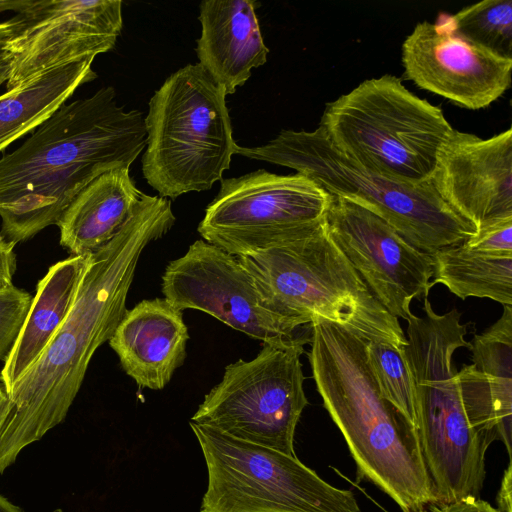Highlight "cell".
<instances>
[{"instance_id":"cell-1","label":"cell","mask_w":512,"mask_h":512,"mask_svg":"<svg viewBox=\"0 0 512 512\" xmlns=\"http://www.w3.org/2000/svg\"><path fill=\"white\" fill-rule=\"evenodd\" d=\"M174 223L170 200L143 193L122 229L92 254L69 316L38 361L6 393L0 409V474L66 418L92 356L110 340L127 310L143 250Z\"/></svg>"},{"instance_id":"cell-2","label":"cell","mask_w":512,"mask_h":512,"mask_svg":"<svg viewBox=\"0 0 512 512\" xmlns=\"http://www.w3.org/2000/svg\"><path fill=\"white\" fill-rule=\"evenodd\" d=\"M145 146L142 113L120 106L112 87L64 103L0 159V235L17 244L56 225L83 188L129 168Z\"/></svg>"},{"instance_id":"cell-3","label":"cell","mask_w":512,"mask_h":512,"mask_svg":"<svg viewBox=\"0 0 512 512\" xmlns=\"http://www.w3.org/2000/svg\"><path fill=\"white\" fill-rule=\"evenodd\" d=\"M308 353L323 405L340 430L358 475L402 512L436 504L416 427L380 393L360 335L324 318L310 323Z\"/></svg>"},{"instance_id":"cell-4","label":"cell","mask_w":512,"mask_h":512,"mask_svg":"<svg viewBox=\"0 0 512 512\" xmlns=\"http://www.w3.org/2000/svg\"><path fill=\"white\" fill-rule=\"evenodd\" d=\"M423 317L412 314L403 347L416 407V429L436 504L478 498L485 479V455L492 440L468 422L453 355L470 347L467 325L452 309L437 314L428 298Z\"/></svg>"},{"instance_id":"cell-5","label":"cell","mask_w":512,"mask_h":512,"mask_svg":"<svg viewBox=\"0 0 512 512\" xmlns=\"http://www.w3.org/2000/svg\"><path fill=\"white\" fill-rule=\"evenodd\" d=\"M237 258L294 331L320 317L367 341L401 349L406 345L398 319L375 298L328 234L323 219L294 239Z\"/></svg>"},{"instance_id":"cell-6","label":"cell","mask_w":512,"mask_h":512,"mask_svg":"<svg viewBox=\"0 0 512 512\" xmlns=\"http://www.w3.org/2000/svg\"><path fill=\"white\" fill-rule=\"evenodd\" d=\"M235 154L296 170L330 195L371 210L429 255L477 232L440 197L431 180L407 184L371 171L340 153L319 127L314 131L282 130L264 145H237Z\"/></svg>"},{"instance_id":"cell-7","label":"cell","mask_w":512,"mask_h":512,"mask_svg":"<svg viewBox=\"0 0 512 512\" xmlns=\"http://www.w3.org/2000/svg\"><path fill=\"white\" fill-rule=\"evenodd\" d=\"M319 128L346 157L414 185L431 180L439 150L454 130L441 108L389 74L327 103Z\"/></svg>"},{"instance_id":"cell-8","label":"cell","mask_w":512,"mask_h":512,"mask_svg":"<svg viewBox=\"0 0 512 512\" xmlns=\"http://www.w3.org/2000/svg\"><path fill=\"white\" fill-rule=\"evenodd\" d=\"M226 92L199 64L171 74L149 101L142 172L159 196L175 199L212 188L237 144Z\"/></svg>"},{"instance_id":"cell-9","label":"cell","mask_w":512,"mask_h":512,"mask_svg":"<svg viewBox=\"0 0 512 512\" xmlns=\"http://www.w3.org/2000/svg\"><path fill=\"white\" fill-rule=\"evenodd\" d=\"M189 425L208 474L201 512H361L351 490L330 485L296 456Z\"/></svg>"},{"instance_id":"cell-10","label":"cell","mask_w":512,"mask_h":512,"mask_svg":"<svg viewBox=\"0 0 512 512\" xmlns=\"http://www.w3.org/2000/svg\"><path fill=\"white\" fill-rule=\"evenodd\" d=\"M307 343L310 335L287 346L263 345L252 360L227 365L190 421L296 456L295 430L308 405L300 361Z\"/></svg>"},{"instance_id":"cell-11","label":"cell","mask_w":512,"mask_h":512,"mask_svg":"<svg viewBox=\"0 0 512 512\" xmlns=\"http://www.w3.org/2000/svg\"><path fill=\"white\" fill-rule=\"evenodd\" d=\"M330 200L306 176L261 169L222 179L198 232L207 243L246 256L300 236L323 219Z\"/></svg>"},{"instance_id":"cell-12","label":"cell","mask_w":512,"mask_h":512,"mask_svg":"<svg viewBox=\"0 0 512 512\" xmlns=\"http://www.w3.org/2000/svg\"><path fill=\"white\" fill-rule=\"evenodd\" d=\"M120 0H27L0 22V86L35 78L114 48L123 26Z\"/></svg>"},{"instance_id":"cell-13","label":"cell","mask_w":512,"mask_h":512,"mask_svg":"<svg viewBox=\"0 0 512 512\" xmlns=\"http://www.w3.org/2000/svg\"><path fill=\"white\" fill-rule=\"evenodd\" d=\"M162 292L177 309L203 311L264 345L287 346L308 337L272 309L237 256L204 240L167 265Z\"/></svg>"},{"instance_id":"cell-14","label":"cell","mask_w":512,"mask_h":512,"mask_svg":"<svg viewBox=\"0 0 512 512\" xmlns=\"http://www.w3.org/2000/svg\"><path fill=\"white\" fill-rule=\"evenodd\" d=\"M326 230L369 290L395 318L413 314V299H426L434 286L433 262L366 207L331 195Z\"/></svg>"},{"instance_id":"cell-15","label":"cell","mask_w":512,"mask_h":512,"mask_svg":"<svg viewBox=\"0 0 512 512\" xmlns=\"http://www.w3.org/2000/svg\"><path fill=\"white\" fill-rule=\"evenodd\" d=\"M402 63L418 87L472 110L489 106L511 84L512 59L463 38L446 17L415 26L403 42Z\"/></svg>"},{"instance_id":"cell-16","label":"cell","mask_w":512,"mask_h":512,"mask_svg":"<svg viewBox=\"0 0 512 512\" xmlns=\"http://www.w3.org/2000/svg\"><path fill=\"white\" fill-rule=\"evenodd\" d=\"M431 182L476 229L512 217V129L488 139L454 129L439 150Z\"/></svg>"},{"instance_id":"cell-17","label":"cell","mask_w":512,"mask_h":512,"mask_svg":"<svg viewBox=\"0 0 512 512\" xmlns=\"http://www.w3.org/2000/svg\"><path fill=\"white\" fill-rule=\"evenodd\" d=\"M472 364L457 371L469 424L492 441L501 440L511 458L512 306L470 343Z\"/></svg>"},{"instance_id":"cell-18","label":"cell","mask_w":512,"mask_h":512,"mask_svg":"<svg viewBox=\"0 0 512 512\" xmlns=\"http://www.w3.org/2000/svg\"><path fill=\"white\" fill-rule=\"evenodd\" d=\"M188 339L182 311L156 298L126 310L108 342L139 387L160 390L183 364Z\"/></svg>"},{"instance_id":"cell-19","label":"cell","mask_w":512,"mask_h":512,"mask_svg":"<svg viewBox=\"0 0 512 512\" xmlns=\"http://www.w3.org/2000/svg\"><path fill=\"white\" fill-rule=\"evenodd\" d=\"M254 0H206L199 6L201 36L196 53L199 64L221 85L227 96L243 86L252 69L267 61Z\"/></svg>"},{"instance_id":"cell-20","label":"cell","mask_w":512,"mask_h":512,"mask_svg":"<svg viewBox=\"0 0 512 512\" xmlns=\"http://www.w3.org/2000/svg\"><path fill=\"white\" fill-rule=\"evenodd\" d=\"M129 168L111 169L83 188L57 222L60 244L71 256L91 255L122 229L141 195Z\"/></svg>"},{"instance_id":"cell-21","label":"cell","mask_w":512,"mask_h":512,"mask_svg":"<svg viewBox=\"0 0 512 512\" xmlns=\"http://www.w3.org/2000/svg\"><path fill=\"white\" fill-rule=\"evenodd\" d=\"M91 255L70 256L38 281L19 337L1 370L6 393L38 361L76 302Z\"/></svg>"},{"instance_id":"cell-22","label":"cell","mask_w":512,"mask_h":512,"mask_svg":"<svg viewBox=\"0 0 512 512\" xmlns=\"http://www.w3.org/2000/svg\"><path fill=\"white\" fill-rule=\"evenodd\" d=\"M87 58L47 72L0 95V152L46 121L83 84L96 78Z\"/></svg>"},{"instance_id":"cell-23","label":"cell","mask_w":512,"mask_h":512,"mask_svg":"<svg viewBox=\"0 0 512 512\" xmlns=\"http://www.w3.org/2000/svg\"><path fill=\"white\" fill-rule=\"evenodd\" d=\"M432 284L444 285L457 297L488 298L512 306V257L472 251L463 243L431 255Z\"/></svg>"},{"instance_id":"cell-24","label":"cell","mask_w":512,"mask_h":512,"mask_svg":"<svg viewBox=\"0 0 512 512\" xmlns=\"http://www.w3.org/2000/svg\"><path fill=\"white\" fill-rule=\"evenodd\" d=\"M446 21L468 41L512 59L511 0H483L446 16Z\"/></svg>"},{"instance_id":"cell-25","label":"cell","mask_w":512,"mask_h":512,"mask_svg":"<svg viewBox=\"0 0 512 512\" xmlns=\"http://www.w3.org/2000/svg\"><path fill=\"white\" fill-rule=\"evenodd\" d=\"M367 360L381 395L415 427L413 383L403 348L381 341H368Z\"/></svg>"},{"instance_id":"cell-26","label":"cell","mask_w":512,"mask_h":512,"mask_svg":"<svg viewBox=\"0 0 512 512\" xmlns=\"http://www.w3.org/2000/svg\"><path fill=\"white\" fill-rule=\"evenodd\" d=\"M32 295L16 286L0 291V361L11 353L28 315Z\"/></svg>"},{"instance_id":"cell-27","label":"cell","mask_w":512,"mask_h":512,"mask_svg":"<svg viewBox=\"0 0 512 512\" xmlns=\"http://www.w3.org/2000/svg\"><path fill=\"white\" fill-rule=\"evenodd\" d=\"M462 243L475 252L512 257V217L482 226Z\"/></svg>"},{"instance_id":"cell-28","label":"cell","mask_w":512,"mask_h":512,"mask_svg":"<svg viewBox=\"0 0 512 512\" xmlns=\"http://www.w3.org/2000/svg\"><path fill=\"white\" fill-rule=\"evenodd\" d=\"M15 245L0 235V291L13 286L12 280L16 271Z\"/></svg>"},{"instance_id":"cell-29","label":"cell","mask_w":512,"mask_h":512,"mask_svg":"<svg viewBox=\"0 0 512 512\" xmlns=\"http://www.w3.org/2000/svg\"><path fill=\"white\" fill-rule=\"evenodd\" d=\"M428 512H500L480 498L469 497L449 504H433Z\"/></svg>"},{"instance_id":"cell-30","label":"cell","mask_w":512,"mask_h":512,"mask_svg":"<svg viewBox=\"0 0 512 512\" xmlns=\"http://www.w3.org/2000/svg\"><path fill=\"white\" fill-rule=\"evenodd\" d=\"M512 466L509 463L504 472L500 490L497 496L498 510L500 512H512Z\"/></svg>"},{"instance_id":"cell-31","label":"cell","mask_w":512,"mask_h":512,"mask_svg":"<svg viewBox=\"0 0 512 512\" xmlns=\"http://www.w3.org/2000/svg\"><path fill=\"white\" fill-rule=\"evenodd\" d=\"M27 0H0V13L5 11H19Z\"/></svg>"},{"instance_id":"cell-32","label":"cell","mask_w":512,"mask_h":512,"mask_svg":"<svg viewBox=\"0 0 512 512\" xmlns=\"http://www.w3.org/2000/svg\"><path fill=\"white\" fill-rule=\"evenodd\" d=\"M0 512H24L18 506L11 503L8 499L0 495Z\"/></svg>"},{"instance_id":"cell-33","label":"cell","mask_w":512,"mask_h":512,"mask_svg":"<svg viewBox=\"0 0 512 512\" xmlns=\"http://www.w3.org/2000/svg\"><path fill=\"white\" fill-rule=\"evenodd\" d=\"M7 399L6 391L3 387L0 386V409L4 405Z\"/></svg>"}]
</instances>
